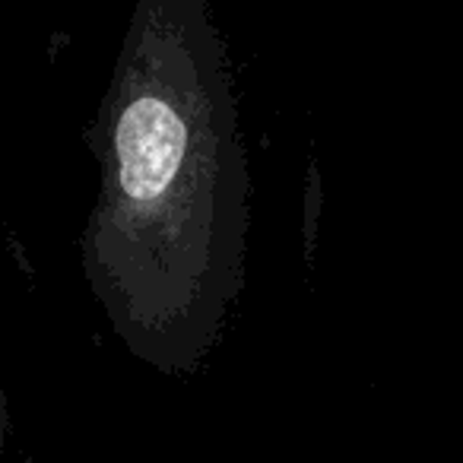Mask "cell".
I'll return each instance as SVG.
<instances>
[{
	"label": "cell",
	"instance_id": "cell-2",
	"mask_svg": "<svg viewBox=\"0 0 463 463\" xmlns=\"http://www.w3.org/2000/svg\"><path fill=\"white\" fill-rule=\"evenodd\" d=\"M7 441H10V416H7V400L0 391V463H7Z\"/></svg>",
	"mask_w": 463,
	"mask_h": 463
},
{
	"label": "cell",
	"instance_id": "cell-1",
	"mask_svg": "<svg viewBox=\"0 0 463 463\" xmlns=\"http://www.w3.org/2000/svg\"><path fill=\"white\" fill-rule=\"evenodd\" d=\"M90 146L86 286L134 359L194 374L245 292L254 191L210 0H134Z\"/></svg>",
	"mask_w": 463,
	"mask_h": 463
}]
</instances>
